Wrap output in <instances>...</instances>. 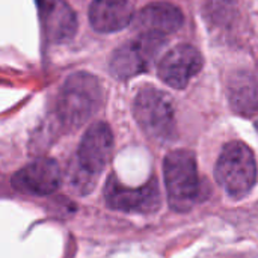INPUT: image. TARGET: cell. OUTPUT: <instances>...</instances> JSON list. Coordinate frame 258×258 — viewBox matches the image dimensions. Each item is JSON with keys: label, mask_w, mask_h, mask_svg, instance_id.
I'll return each mask as SVG.
<instances>
[{"label": "cell", "mask_w": 258, "mask_h": 258, "mask_svg": "<svg viewBox=\"0 0 258 258\" xmlns=\"http://www.w3.org/2000/svg\"><path fill=\"white\" fill-rule=\"evenodd\" d=\"M113 150V133L110 127L100 121L94 122L83 135L71 172V186L80 194L92 190L98 175L106 168Z\"/></svg>", "instance_id": "6da1fadb"}, {"label": "cell", "mask_w": 258, "mask_h": 258, "mask_svg": "<svg viewBox=\"0 0 258 258\" xmlns=\"http://www.w3.org/2000/svg\"><path fill=\"white\" fill-rule=\"evenodd\" d=\"M103 103V89L97 77L89 73L70 76L60 88L57 116L67 130L82 127L91 119Z\"/></svg>", "instance_id": "7a4b0ae2"}, {"label": "cell", "mask_w": 258, "mask_h": 258, "mask_svg": "<svg viewBox=\"0 0 258 258\" xmlns=\"http://www.w3.org/2000/svg\"><path fill=\"white\" fill-rule=\"evenodd\" d=\"M163 175L169 207L178 213L189 212L201 190L195 154L187 150L168 153L163 162Z\"/></svg>", "instance_id": "3957f363"}, {"label": "cell", "mask_w": 258, "mask_h": 258, "mask_svg": "<svg viewBox=\"0 0 258 258\" xmlns=\"http://www.w3.org/2000/svg\"><path fill=\"white\" fill-rule=\"evenodd\" d=\"M215 177L231 198L246 197L257 181V162L252 150L239 141L228 142L216 162Z\"/></svg>", "instance_id": "277c9868"}, {"label": "cell", "mask_w": 258, "mask_h": 258, "mask_svg": "<svg viewBox=\"0 0 258 258\" xmlns=\"http://www.w3.org/2000/svg\"><path fill=\"white\" fill-rule=\"evenodd\" d=\"M133 113L148 138L160 144L175 139V109L171 97L163 91L156 88L141 89L135 98Z\"/></svg>", "instance_id": "5b68a950"}, {"label": "cell", "mask_w": 258, "mask_h": 258, "mask_svg": "<svg viewBox=\"0 0 258 258\" xmlns=\"http://www.w3.org/2000/svg\"><path fill=\"white\" fill-rule=\"evenodd\" d=\"M163 45V36L141 33L139 38L132 39L116 48L110 57V73L125 80L148 70L156 54Z\"/></svg>", "instance_id": "8992f818"}, {"label": "cell", "mask_w": 258, "mask_h": 258, "mask_svg": "<svg viewBox=\"0 0 258 258\" xmlns=\"http://www.w3.org/2000/svg\"><path fill=\"white\" fill-rule=\"evenodd\" d=\"M104 198L107 207L127 213H154L160 207V190L156 178L138 189H128L115 175H110L104 186Z\"/></svg>", "instance_id": "52a82bcc"}, {"label": "cell", "mask_w": 258, "mask_h": 258, "mask_svg": "<svg viewBox=\"0 0 258 258\" xmlns=\"http://www.w3.org/2000/svg\"><path fill=\"white\" fill-rule=\"evenodd\" d=\"M203 54L190 44H180L171 48L159 62L157 73L162 82L174 89H184L201 71Z\"/></svg>", "instance_id": "ba28073f"}, {"label": "cell", "mask_w": 258, "mask_h": 258, "mask_svg": "<svg viewBox=\"0 0 258 258\" xmlns=\"http://www.w3.org/2000/svg\"><path fill=\"white\" fill-rule=\"evenodd\" d=\"M60 168L53 159H38L21 168L11 180L15 190L27 195L47 197L60 186Z\"/></svg>", "instance_id": "9c48e42d"}, {"label": "cell", "mask_w": 258, "mask_h": 258, "mask_svg": "<svg viewBox=\"0 0 258 258\" xmlns=\"http://www.w3.org/2000/svg\"><path fill=\"white\" fill-rule=\"evenodd\" d=\"M184 23L183 12L172 3L157 2L142 8L135 17V26L141 33L165 36L177 32Z\"/></svg>", "instance_id": "30bf717a"}, {"label": "cell", "mask_w": 258, "mask_h": 258, "mask_svg": "<svg viewBox=\"0 0 258 258\" xmlns=\"http://www.w3.org/2000/svg\"><path fill=\"white\" fill-rule=\"evenodd\" d=\"M132 20L133 6L128 0H94L89 6V23L100 33L122 30Z\"/></svg>", "instance_id": "8fae6325"}, {"label": "cell", "mask_w": 258, "mask_h": 258, "mask_svg": "<svg viewBox=\"0 0 258 258\" xmlns=\"http://www.w3.org/2000/svg\"><path fill=\"white\" fill-rule=\"evenodd\" d=\"M228 100L234 112L243 116L258 113V77L242 71L234 74L228 83Z\"/></svg>", "instance_id": "7c38bea8"}, {"label": "cell", "mask_w": 258, "mask_h": 258, "mask_svg": "<svg viewBox=\"0 0 258 258\" xmlns=\"http://www.w3.org/2000/svg\"><path fill=\"white\" fill-rule=\"evenodd\" d=\"M47 33L54 42H65L71 39L77 29V17L74 11L63 0H53L47 9L45 18Z\"/></svg>", "instance_id": "4fadbf2b"}]
</instances>
